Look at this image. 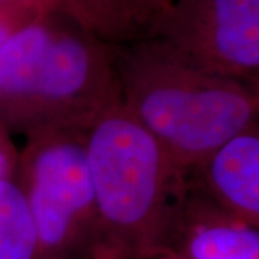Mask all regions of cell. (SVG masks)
I'll use <instances>...</instances> for the list:
<instances>
[{
	"label": "cell",
	"mask_w": 259,
	"mask_h": 259,
	"mask_svg": "<svg viewBox=\"0 0 259 259\" xmlns=\"http://www.w3.org/2000/svg\"><path fill=\"white\" fill-rule=\"evenodd\" d=\"M121 102L186 175L258 122L256 87L209 74L156 40L117 58Z\"/></svg>",
	"instance_id": "7a4b0ae2"
},
{
	"label": "cell",
	"mask_w": 259,
	"mask_h": 259,
	"mask_svg": "<svg viewBox=\"0 0 259 259\" xmlns=\"http://www.w3.org/2000/svg\"><path fill=\"white\" fill-rule=\"evenodd\" d=\"M33 18H26L19 13L10 12V10L0 8V47L6 42V39L25 22H28Z\"/></svg>",
	"instance_id": "7c38bea8"
},
{
	"label": "cell",
	"mask_w": 259,
	"mask_h": 259,
	"mask_svg": "<svg viewBox=\"0 0 259 259\" xmlns=\"http://www.w3.org/2000/svg\"><path fill=\"white\" fill-rule=\"evenodd\" d=\"M167 250L185 259H259L258 228L228 216L185 183Z\"/></svg>",
	"instance_id": "52a82bcc"
},
{
	"label": "cell",
	"mask_w": 259,
	"mask_h": 259,
	"mask_svg": "<svg viewBox=\"0 0 259 259\" xmlns=\"http://www.w3.org/2000/svg\"><path fill=\"white\" fill-rule=\"evenodd\" d=\"M185 183L228 216L258 228V122L235 134L204 157L186 175Z\"/></svg>",
	"instance_id": "8992f818"
},
{
	"label": "cell",
	"mask_w": 259,
	"mask_h": 259,
	"mask_svg": "<svg viewBox=\"0 0 259 259\" xmlns=\"http://www.w3.org/2000/svg\"><path fill=\"white\" fill-rule=\"evenodd\" d=\"M98 226V259H143L166 252L185 177L118 102L87 131Z\"/></svg>",
	"instance_id": "3957f363"
},
{
	"label": "cell",
	"mask_w": 259,
	"mask_h": 259,
	"mask_svg": "<svg viewBox=\"0 0 259 259\" xmlns=\"http://www.w3.org/2000/svg\"><path fill=\"white\" fill-rule=\"evenodd\" d=\"M147 28L194 68L258 85L259 0H171Z\"/></svg>",
	"instance_id": "5b68a950"
},
{
	"label": "cell",
	"mask_w": 259,
	"mask_h": 259,
	"mask_svg": "<svg viewBox=\"0 0 259 259\" xmlns=\"http://www.w3.org/2000/svg\"><path fill=\"white\" fill-rule=\"evenodd\" d=\"M66 16L104 36H124L137 26L134 0H66Z\"/></svg>",
	"instance_id": "9c48e42d"
},
{
	"label": "cell",
	"mask_w": 259,
	"mask_h": 259,
	"mask_svg": "<svg viewBox=\"0 0 259 259\" xmlns=\"http://www.w3.org/2000/svg\"><path fill=\"white\" fill-rule=\"evenodd\" d=\"M45 12L66 13V0H37Z\"/></svg>",
	"instance_id": "4fadbf2b"
},
{
	"label": "cell",
	"mask_w": 259,
	"mask_h": 259,
	"mask_svg": "<svg viewBox=\"0 0 259 259\" xmlns=\"http://www.w3.org/2000/svg\"><path fill=\"white\" fill-rule=\"evenodd\" d=\"M16 183L28 204L40 259H98L100 226L87 157V131L29 134Z\"/></svg>",
	"instance_id": "277c9868"
},
{
	"label": "cell",
	"mask_w": 259,
	"mask_h": 259,
	"mask_svg": "<svg viewBox=\"0 0 259 259\" xmlns=\"http://www.w3.org/2000/svg\"><path fill=\"white\" fill-rule=\"evenodd\" d=\"M54 15L25 22L0 47V122L9 131H88L121 102L117 56Z\"/></svg>",
	"instance_id": "6da1fadb"
},
{
	"label": "cell",
	"mask_w": 259,
	"mask_h": 259,
	"mask_svg": "<svg viewBox=\"0 0 259 259\" xmlns=\"http://www.w3.org/2000/svg\"><path fill=\"white\" fill-rule=\"evenodd\" d=\"M171 0H134V20L137 26H146L168 8Z\"/></svg>",
	"instance_id": "8fae6325"
},
{
	"label": "cell",
	"mask_w": 259,
	"mask_h": 259,
	"mask_svg": "<svg viewBox=\"0 0 259 259\" xmlns=\"http://www.w3.org/2000/svg\"><path fill=\"white\" fill-rule=\"evenodd\" d=\"M0 259H40L35 225L16 182H0Z\"/></svg>",
	"instance_id": "ba28073f"
},
{
	"label": "cell",
	"mask_w": 259,
	"mask_h": 259,
	"mask_svg": "<svg viewBox=\"0 0 259 259\" xmlns=\"http://www.w3.org/2000/svg\"><path fill=\"white\" fill-rule=\"evenodd\" d=\"M143 259H185L182 256H179L177 253L175 252H161V253H157V255H153V256H148V258H143Z\"/></svg>",
	"instance_id": "5bb4252c"
},
{
	"label": "cell",
	"mask_w": 259,
	"mask_h": 259,
	"mask_svg": "<svg viewBox=\"0 0 259 259\" xmlns=\"http://www.w3.org/2000/svg\"><path fill=\"white\" fill-rule=\"evenodd\" d=\"M19 168V153L9 137V130L0 122V182H16Z\"/></svg>",
	"instance_id": "30bf717a"
}]
</instances>
